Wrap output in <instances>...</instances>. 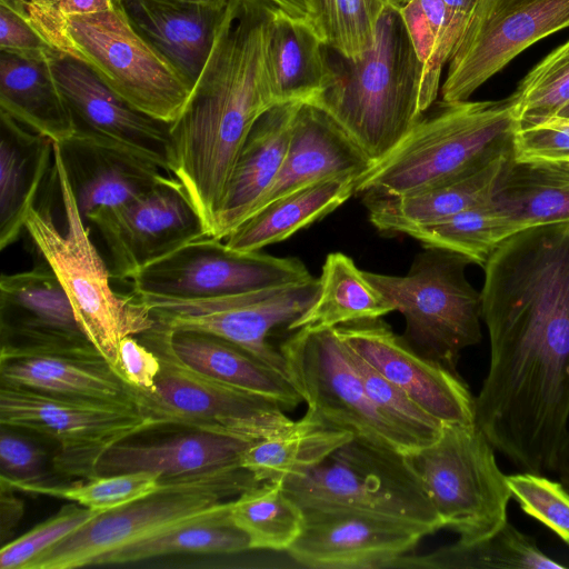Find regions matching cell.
I'll use <instances>...</instances> for the list:
<instances>
[{"mask_svg":"<svg viewBox=\"0 0 569 569\" xmlns=\"http://www.w3.org/2000/svg\"><path fill=\"white\" fill-rule=\"evenodd\" d=\"M483 269L490 362L476 423L521 471L555 472L569 430V221L512 234Z\"/></svg>","mask_w":569,"mask_h":569,"instance_id":"cell-1","label":"cell"},{"mask_svg":"<svg viewBox=\"0 0 569 569\" xmlns=\"http://www.w3.org/2000/svg\"><path fill=\"white\" fill-rule=\"evenodd\" d=\"M276 8L268 0L228 1L189 100L170 124L169 173L208 236L243 142L277 104L267 61Z\"/></svg>","mask_w":569,"mask_h":569,"instance_id":"cell-2","label":"cell"},{"mask_svg":"<svg viewBox=\"0 0 569 569\" xmlns=\"http://www.w3.org/2000/svg\"><path fill=\"white\" fill-rule=\"evenodd\" d=\"M333 53L328 86L308 103L327 112L373 164L421 117L423 66L399 8L390 3L380 17L372 47L360 59Z\"/></svg>","mask_w":569,"mask_h":569,"instance_id":"cell-3","label":"cell"},{"mask_svg":"<svg viewBox=\"0 0 569 569\" xmlns=\"http://www.w3.org/2000/svg\"><path fill=\"white\" fill-rule=\"evenodd\" d=\"M518 126L510 96L435 102L391 152L357 178L355 194H411L459 179L513 151Z\"/></svg>","mask_w":569,"mask_h":569,"instance_id":"cell-4","label":"cell"},{"mask_svg":"<svg viewBox=\"0 0 569 569\" xmlns=\"http://www.w3.org/2000/svg\"><path fill=\"white\" fill-rule=\"evenodd\" d=\"M52 170L66 231L57 228L48 207L36 206L27 216L24 230L64 289L81 330L116 371L120 341L150 330L154 321L132 293L120 295L111 287V272L90 238L54 142Z\"/></svg>","mask_w":569,"mask_h":569,"instance_id":"cell-5","label":"cell"},{"mask_svg":"<svg viewBox=\"0 0 569 569\" xmlns=\"http://www.w3.org/2000/svg\"><path fill=\"white\" fill-rule=\"evenodd\" d=\"M258 483L240 463L163 478L153 493L96 516L37 556L26 569L93 566L106 553L210 518L227 508L231 498Z\"/></svg>","mask_w":569,"mask_h":569,"instance_id":"cell-6","label":"cell"},{"mask_svg":"<svg viewBox=\"0 0 569 569\" xmlns=\"http://www.w3.org/2000/svg\"><path fill=\"white\" fill-rule=\"evenodd\" d=\"M139 336L161 366L152 388L128 385L131 402L151 429L182 426L258 441L293 422L278 401L189 367L174 352L167 329L154 323Z\"/></svg>","mask_w":569,"mask_h":569,"instance_id":"cell-7","label":"cell"},{"mask_svg":"<svg viewBox=\"0 0 569 569\" xmlns=\"http://www.w3.org/2000/svg\"><path fill=\"white\" fill-rule=\"evenodd\" d=\"M405 276L363 271L406 320L403 339L419 355L457 371L461 352L482 339L481 292L468 281L467 257L425 248Z\"/></svg>","mask_w":569,"mask_h":569,"instance_id":"cell-8","label":"cell"},{"mask_svg":"<svg viewBox=\"0 0 569 569\" xmlns=\"http://www.w3.org/2000/svg\"><path fill=\"white\" fill-rule=\"evenodd\" d=\"M302 509H342L441 529L409 456L352 438L306 473L286 480Z\"/></svg>","mask_w":569,"mask_h":569,"instance_id":"cell-9","label":"cell"},{"mask_svg":"<svg viewBox=\"0 0 569 569\" xmlns=\"http://www.w3.org/2000/svg\"><path fill=\"white\" fill-rule=\"evenodd\" d=\"M53 49L82 60L127 103L164 122L180 116L193 88L132 28L117 0L68 18Z\"/></svg>","mask_w":569,"mask_h":569,"instance_id":"cell-10","label":"cell"},{"mask_svg":"<svg viewBox=\"0 0 569 569\" xmlns=\"http://www.w3.org/2000/svg\"><path fill=\"white\" fill-rule=\"evenodd\" d=\"M441 529L472 542L496 533L507 521L511 492L495 447L477 426L443 423L439 437L409 456Z\"/></svg>","mask_w":569,"mask_h":569,"instance_id":"cell-11","label":"cell"},{"mask_svg":"<svg viewBox=\"0 0 569 569\" xmlns=\"http://www.w3.org/2000/svg\"><path fill=\"white\" fill-rule=\"evenodd\" d=\"M287 376L309 411L355 439L410 456L420 448L368 396L335 329L300 328L279 347Z\"/></svg>","mask_w":569,"mask_h":569,"instance_id":"cell-12","label":"cell"},{"mask_svg":"<svg viewBox=\"0 0 569 569\" xmlns=\"http://www.w3.org/2000/svg\"><path fill=\"white\" fill-rule=\"evenodd\" d=\"M0 423L50 437L58 443L57 472L96 478V466L111 447L151 430L129 401H92L0 383Z\"/></svg>","mask_w":569,"mask_h":569,"instance_id":"cell-13","label":"cell"},{"mask_svg":"<svg viewBox=\"0 0 569 569\" xmlns=\"http://www.w3.org/2000/svg\"><path fill=\"white\" fill-rule=\"evenodd\" d=\"M319 278L236 295L171 299L137 295L154 323L169 331H196L224 339L287 376L280 350L268 341L271 331L288 326L313 302ZM288 377V376H287Z\"/></svg>","mask_w":569,"mask_h":569,"instance_id":"cell-14","label":"cell"},{"mask_svg":"<svg viewBox=\"0 0 569 569\" xmlns=\"http://www.w3.org/2000/svg\"><path fill=\"white\" fill-rule=\"evenodd\" d=\"M310 277L296 257L239 251L206 234L143 267L129 280L137 295L201 299L283 287Z\"/></svg>","mask_w":569,"mask_h":569,"instance_id":"cell-15","label":"cell"},{"mask_svg":"<svg viewBox=\"0 0 569 569\" xmlns=\"http://www.w3.org/2000/svg\"><path fill=\"white\" fill-rule=\"evenodd\" d=\"M567 28L569 0H477L448 61L442 100H469L523 50Z\"/></svg>","mask_w":569,"mask_h":569,"instance_id":"cell-16","label":"cell"},{"mask_svg":"<svg viewBox=\"0 0 569 569\" xmlns=\"http://www.w3.org/2000/svg\"><path fill=\"white\" fill-rule=\"evenodd\" d=\"M87 220L98 228L107 246L111 277L120 280L207 234L184 188L172 174L126 203L93 210Z\"/></svg>","mask_w":569,"mask_h":569,"instance_id":"cell-17","label":"cell"},{"mask_svg":"<svg viewBox=\"0 0 569 569\" xmlns=\"http://www.w3.org/2000/svg\"><path fill=\"white\" fill-rule=\"evenodd\" d=\"M1 360L100 356L81 330L69 298L43 260L0 278Z\"/></svg>","mask_w":569,"mask_h":569,"instance_id":"cell-18","label":"cell"},{"mask_svg":"<svg viewBox=\"0 0 569 569\" xmlns=\"http://www.w3.org/2000/svg\"><path fill=\"white\" fill-rule=\"evenodd\" d=\"M333 329L348 349L442 423H476V397L458 371L419 355L381 318Z\"/></svg>","mask_w":569,"mask_h":569,"instance_id":"cell-19","label":"cell"},{"mask_svg":"<svg viewBox=\"0 0 569 569\" xmlns=\"http://www.w3.org/2000/svg\"><path fill=\"white\" fill-rule=\"evenodd\" d=\"M300 536L287 550L298 563L318 569H385L411 551L427 528L362 511L303 509Z\"/></svg>","mask_w":569,"mask_h":569,"instance_id":"cell-20","label":"cell"},{"mask_svg":"<svg viewBox=\"0 0 569 569\" xmlns=\"http://www.w3.org/2000/svg\"><path fill=\"white\" fill-rule=\"evenodd\" d=\"M50 63L74 133L132 151L169 173L170 122L131 107L78 58L57 52Z\"/></svg>","mask_w":569,"mask_h":569,"instance_id":"cell-21","label":"cell"},{"mask_svg":"<svg viewBox=\"0 0 569 569\" xmlns=\"http://www.w3.org/2000/svg\"><path fill=\"white\" fill-rule=\"evenodd\" d=\"M57 144L84 220L98 208L148 192L169 174L142 156L77 133Z\"/></svg>","mask_w":569,"mask_h":569,"instance_id":"cell-22","label":"cell"},{"mask_svg":"<svg viewBox=\"0 0 569 569\" xmlns=\"http://www.w3.org/2000/svg\"><path fill=\"white\" fill-rule=\"evenodd\" d=\"M302 103H277L256 121L238 154L209 236L226 239L252 214L283 164Z\"/></svg>","mask_w":569,"mask_h":569,"instance_id":"cell-23","label":"cell"},{"mask_svg":"<svg viewBox=\"0 0 569 569\" xmlns=\"http://www.w3.org/2000/svg\"><path fill=\"white\" fill-rule=\"evenodd\" d=\"M370 166L367 156L327 112L302 103L283 164L252 214L298 189L333 177H359Z\"/></svg>","mask_w":569,"mask_h":569,"instance_id":"cell-24","label":"cell"},{"mask_svg":"<svg viewBox=\"0 0 569 569\" xmlns=\"http://www.w3.org/2000/svg\"><path fill=\"white\" fill-rule=\"evenodd\" d=\"M132 28L192 86L208 59L227 4L117 0Z\"/></svg>","mask_w":569,"mask_h":569,"instance_id":"cell-25","label":"cell"},{"mask_svg":"<svg viewBox=\"0 0 569 569\" xmlns=\"http://www.w3.org/2000/svg\"><path fill=\"white\" fill-rule=\"evenodd\" d=\"M513 151L453 181L402 196H362L370 223L382 234H409L492 198L499 176Z\"/></svg>","mask_w":569,"mask_h":569,"instance_id":"cell-26","label":"cell"},{"mask_svg":"<svg viewBox=\"0 0 569 569\" xmlns=\"http://www.w3.org/2000/svg\"><path fill=\"white\" fill-rule=\"evenodd\" d=\"M253 441L196 430L154 443L111 447L96 466V478L126 472H157L162 478L189 476L239 463L241 453Z\"/></svg>","mask_w":569,"mask_h":569,"instance_id":"cell-27","label":"cell"},{"mask_svg":"<svg viewBox=\"0 0 569 569\" xmlns=\"http://www.w3.org/2000/svg\"><path fill=\"white\" fill-rule=\"evenodd\" d=\"M53 160V141L0 110V250L24 230Z\"/></svg>","mask_w":569,"mask_h":569,"instance_id":"cell-28","label":"cell"},{"mask_svg":"<svg viewBox=\"0 0 569 569\" xmlns=\"http://www.w3.org/2000/svg\"><path fill=\"white\" fill-rule=\"evenodd\" d=\"M50 58L31 59L0 51V110L61 143L76 130Z\"/></svg>","mask_w":569,"mask_h":569,"instance_id":"cell-29","label":"cell"},{"mask_svg":"<svg viewBox=\"0 0 569 569\" xmlns=\"http://www.w3.org/2000/svg\"><path fill=\"white\" fill-rule=\"evenodd\" d=\"M326 49L308 20L292 18L276 8L267 50L276 103H308L325 90L331 78Z\"/></svg>","mask_w":569,"mask_h":569,"instance_id":"cell-30","label":"cell"},{"mask_svg":"<svg viewBox=\"0 0 569 569\" xmlns=\"http://www.w3.org/2000/svg\"><path fill=\"white\" fill-rule=\"evenodd\" d=\"M0 382L92 401H129V387L101 356L47 355L1 360Z\"/></svg>","mask_w":569,"mask_h":569,"instance_id":"cell-31","label":"cell"},{"mask_svg":"<svg viewBox=\"0 0 569 569\" xmlns=\"http://www.w3.org/2000/svg\"><path fill=\"white\" fill-rule=\"evenodd\" d=\"M169 332L174 352L192 369L219 381L273 399L286 411L295 409L302 402L287 376L242 348L208 333Z\"/></svg>","mask_w":569,"mask_h":569,"instance_id":"cell-32","label":"cell"},{"mask_svg":"<svg viewBox=\"0 0 569 569\" xmlns=\"http://www.w3.org/2000/svg\"><path fill=\"white\" fill-rule=\"evenodd\" d=\"M357 176L318 181L286 194L253 213L224 242L239 251H260L326 217L355 194Z\"/></svg>","mask_w":569,"mask_h":569,"instance_id":"cell-33","label":"cell"},{"mask_svg":"<svg viewBox=\"0 0 569 569\" xmlns=\"http://www.w3.org/2000/svg\"><path fill=\"white\" fill-rule=\"evenodd\" d=\"M352 438L307 410L286 430L250 443L239 463L259 482H284L315 468Z\"/></svg>","mask_w":569,"mask_h":569,"instance_id":"cell-34","label":"cell"},{"mask_svg":"<svg viewBox=\"0 0 569 569\" xmlns=\"http://www.w3.org/2000/svg\"><path fill=\"white\" fill-rule=\"evenodd\" d=\"M492 201L526 228L569 221V161L507 160Z\"/></svg>","mask_w":569,"mask_h":569,"instance_id":"cell-35","label":"cell"},{"mask_svg":"<svg viewBox=\"0 0 569 569\" xmlns=\"http://www.w3.org/2000/svg\"><path fill=\"white\" fill-rule=\"evenodd\" d=\"M395 311L393 305L342 252L326 257L319 277V290L310 307L288 326L332 329L341 325L381 318Z\"/></svg>","mask_w":569,"mask_h":569,"instance_id":"cell-36","label":"cell"},{"mask_svg":"<svg viewBox=\"0 0 569 569\" xmlns=\"http://www.w3.org/2000/svg\"><path fill=\"white\" fill-rule=\"evenodd\" d=\"M477 0H407L399 8L423 66L419 107L423 113L439 93L442 69L462 36Z\"/></svg>","mask_w":569,"mask_h":569,"instance_id":"cell-37","label":"cell"},{"mask_svg":"<svg viewBox=\"0 0 569 569\" xmlns=\"http://www.w3.org/2000/svg\"><path fill=\"white\" fill-rule=\"evenodd\" d=\"M390 568L423 569H563L567 565L546 556L536 540L506 522L492 536L466 542L458 540L433 552L403 555Z\"/></svg>","mask_w":569,"mask_h":569,"instance_id":"cell-38","label":"cell"},{"mask_svg":"<svg viewBox=\"0 0 569 569\" xmlns=\"http://www.w3.org/2000/svg\"><path fill=\"white\" fill-rule=\"evenodd\" d=\"M231 501L210 518L106 553L93 566L127 565L173 555H230L250 550L247 535L230 519Z\"/></svg>","mask_w":569,"mask_h":569,"instance_id":"cell-39","label":"cell"},{"mask_svg":"<svg viewBox=\"0 0 569 569\" xmlns=\"http://www.w3.org/2000/svg\"><path fill=\"white\" fill-rule=\"evenodd\" d=\"M523 229L527 228L503 212L491 198L408 236L423 248L450 250L483 267L501 242Z\"/></svg>","mask_w":569,"mask_h":569,"instance_id":"cell-40","label":"cell"},{"mask_svg":"<svg viewBox=\"0 0 569 569\" xmlns=\"http://www.w3.org/2000/svg\"><path fill=\"white\" fill-rule=\"evenodd\" d=\"M229 516L247 535L250 549L287 551L305 523L303 509L282 482L274 481L260 482L232 499Z\"/></svg>","mask_w":569,"mask_h":569,"instance_id":"cell-41","label":"cell"},{"mask_svg":"<svg viewBox=\"0 0 569 569\" xmlns=\"http://www.w3.org/2000/svg\"><path fill=\"white\" fill-rule=\"evenodd\" d=\"M387 6V0H307V19L328 49L357 60L372 47Z\"/></svg>","mask_w":569,"mask_h":569,"instance_id":"cell-42","label":"cell"},{"mask_svg":"<svg viewBox=\"0 0 569 569\" xmlns=\"http://www.w3.org/2000/svg\"><path fill=\"white\" fill-rule=\"evenodd\" d=\"M16 490L47 495L79 503L96 512L113 510L157 491L163 483L160 473L137 471L101 476L86 483L69 486L29 483L1 476Z\"/></svg>","mask_w":569,"mask_h":569,"instance_id":"cell-43","label":"cell"},{"mask_svg":"<svg viewBox=\"0 0 569 569\" xmlns=\"http://www.w3.org/2000/svg\"><path fill=\"white\" fill-rule=\"evenodd\" d=\"M519 126L556 117L569 104V39L542 58L510 96Z\"/></svg>","mask_w":569,"mask_h":569,"instance_id":"cell-44","label":"cell"},{"mask_svg":"<svg viewBox=\"0 0 569 569\" xmlns=\"http://www.w3.org/2000/svg\"><path fill=\"white\" fill-rule=\"evenodd\" d=\"M348 351L368 396L379 411L418 448L432 443L439 437L443 423L358 355L350 349Z\"/></svg>","mask_w":569,"mask_h":569,"instance_id":"cell-45","label":"cell"},{"mask_svg":"<svg viewBox=\"0 0 569 569\" xmlns=\"http://www.w3.org/2000/svg\"><path fill=\"white\" fill-rule=\"evenodd\" d=\"M511 497L521 510L569 545V491L545 475L522 471L507 476Z\"/></svg>","mask_w":569,"mask_h":569,"instance_id":"cell-46","label":"cell"},{"mask_svg":"<svg viewBox=\"0 0 569 569\" xmlns=\"http://www.w3.org/2000/svg\"><path fill=\"white\" fill-rule=\"evenodd\" d=\"M100 515L79 503L63 506L56 515L0 550L1 569H26L40 553Z\"/></svg>","mask_w":569,"mask_h":569,"instance_id":"cell-47","label":"cell"},{"mask_svg":"<svg viewBox=\"0 0 569 569\" xmlns=\"http://www.w3.org/2000/svg\"><path fill=\"white\" fill-rule=\"evenodd\" d=\"M112 7L113 0H27L26 19L53 48L68 18Z\"/></svg>","mask_w":569,"mask_h":569,"instance_id":"cell-48","label":"cell"},{"mask_svg":"<svg viewBox=\"0 0 569 569\" xmlns=\"http://www.w3.org/2000/svg\"><path fill=\"white\" fill-rule=\"evenodd\" d=\"M46 452L2 427L0 437L1 476L29 483L44 482Z\"/></svg>","mask_w":569,"mask_h":569,"instance_id":"cell-49","label":"cell"},{"mask_svg":"<svg viewBox=\"0 0 569 569\" xmlns=\"http://www.w3.org/2000/svg\"><path fill=\"white\" fill-rule=\"evenodd\" d=\"M0 51L31 59L50 58L58 52L26 18L4 6H0Z\"/></svg>","mask_w":569,"mask_h":569,"instance_id":"cell-50","label":"cell"},{"mask_svg":"<svg viewBox=\"0 0 569 569\" xmlns=\"http://www.w3.org/2000/svg\"><path fill=\"white\" fill-rule=\"evenodd\" d=\"M160 368L158 356L136 336L120 341L116 372L124 382L137 389H150Z\"/></svg>","mask_w":569,"mask_h":569,"instance_id":"cell-51","label":"cell"},{"mask_svg":"<svg viewBox=\"0 0 569 569\" xmlns=\"http://www.w3.org/2000/svg\"><path fill=\"white\" fill-rule=\"evenodd\" d=\"M538 123L542 124L537 140L539 156L546 160L569 161V118L556 116Z\"/></svg>","mask_w":569,"mask_h":569,"instance_id":"cell-52","label":"cell"},{"mask_svg":"<svg viewBox=\"0 0 569 569\" xmlns=\"http://www.w3.org/2000/svg\"><path fill=\"white\" fill-rule=\"evenodd\" d=\"M0 533L4 545L23 516V501L16 495L17 491L8 482L0 479Z\"/></svg>","mask_w":569,"mask_h":569,"instance_id":"cell-53","label":"cell"},{"mask_svg":"<svg viewBox=\"0 0 569 569\" xmlns=\"http://www.w3.org/2000/svg\"><path fill=\"white\" fill-rule=\"evenodd\" d=\"M555 472L559 481L569 491V430L559 449Z\"/></svg>","mask_w":569,"mask_h":569,"instance_id":"cell-54","label":"cell"},{"mask_svg":"<svg viewBox=\"0 0 569 569\" xmlns=\"http://www.w3.org/2000/svg\"><path fill=\"white\" fill-rule=\"evenodd\" d=\"M288 16L308 20L307 0H268Z\"/></svg>","mask_w":569,"mask_h":569,"instance_id":"cell-55","label":"cell"},{"mask_svg":"<svg viewBox=\"0 0 569 569\" xmlns=\"http://www.w3.org/2000/svg\"><path fill=\"white\" fill-rule=\"evenodd\" d=\"M168 1L224 6L228 3L229 0H168Z\"/></svg>","mask_w":569,"mask_h":569,"instance_id":"cell-56","label":"cell"},{"mask_svg":"<svg viewBox=\"0 0 569 569\" xmlns=\"http://www.w3.org/2000/svg\"><path fill=\"white\" fill-rule=\"evenodd\" d=\"M558 117L569 118V104L565 107L558 114Z\"/></svg>","mask_w":569,"mask_h":569,"instance_id":"cell-57","label":"cell"},{"mask_svg":"<svg viewBox=\"0 0 569 569\" xmlns=\"http://www.w3.org/2000/svg\"><path fill=\"white\" fill-rule=\"evenodd\" d=\"M388 3L390 4H393L396 7H400L401 4H403L407 0H387Z\"/></svg>","mask_w":569,"mask_h":569,"instance_id":"cell-58","label":"cell"}]
</instances>
